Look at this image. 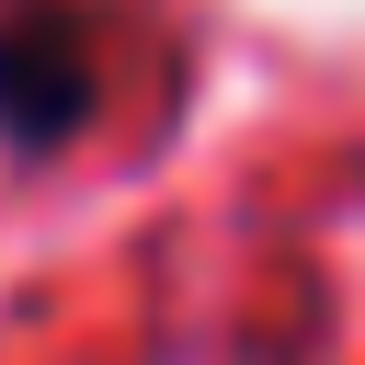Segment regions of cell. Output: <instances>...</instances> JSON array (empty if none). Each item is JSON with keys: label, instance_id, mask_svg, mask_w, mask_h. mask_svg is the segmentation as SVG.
Returning a JSON list of instances; mask_svg holds the SVG:
<instances>
[{"label": "cell", "instance_id": "cell-1", "mask_svg": "<svg viewBox=\"0 0 365 365\" xmlns=\"http://www.w3.org/2000/svg\"><path fill=\"white\" fill-rule=\"evenodd\" d=\"M103 103V68H91V34L68 11H11L0 23V148L46 160L91 125Z\"/></svg>", "mask_w": 365, "mask_h": 365}]
</instances>
